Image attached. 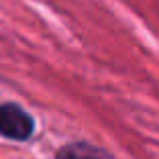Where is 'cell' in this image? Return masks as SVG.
<instances>
[{"label":"cell","instance_id":"6da1fadb","mask_svg":"<svg viewBox=\"0 0 159 159\" xmlns=\"http://www.w3.org/2000/svg\"><path fill=\"white\" fill-rule=\"evenodd\" d=\"M33 133L35 120L27 110L14 102L0 104V135L12 141H27Z\"/></svg>","mask_w":159,"mask_h":159},{"label":"cell","instance_id":"7a4b0ae2","mask_svg":"<svg viewBox=\"0 0 159 159\" xmlns=\"http://www.w3.org/2000/svg\"><path fill=\"white\" fill-rule=\"evenodd\" d=\"M55 159H114L112 153H108L102 147H96L86 141H78V143H70V145L61 147L57 151Z\"/></svg>","mask_w":159,"mask_h":159}]
</instances>
